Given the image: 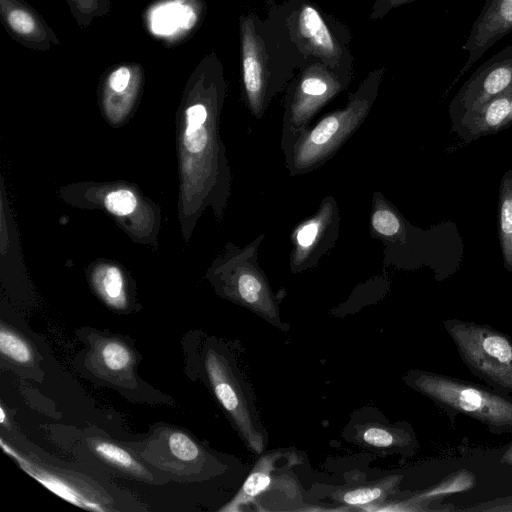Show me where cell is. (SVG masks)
Listing matches in <instances>:
<instances>
[{
    "label": "cell",
    "instance_id": "1",
    "mask_svg": "<svg viewBox=\"0 0 512 512\" xmlns=\"http://www.w3.org/2000/svg\"><path fill=\"white\" fill-rule=\"evenodd\" d=\"M239 36L245 96L251 111L260 116L308 60L268 15L262 19L255 13L241 14Z\"/></svg>",
    "mask_w": 512,
    "mask_h": 512
},
{
    "label": "cell",
    "instance_id": "2",
    "mask_svg": "<svg viewBox=\"0 0 512 512\" xmlns=\"http://www.w3.org/2000/svg\"><path fill=\"white\" fill-rule=\"evenodd\" d=\"M403 380L442 410L451 424L463 415L478 421L492 434H512L510 395L489 386L419 369L408 371Z\"/></svg>",
    "mask_w": 512,
    "mask_h": 512
},
{
    "label": "cell",
    "instance_id": "3",
    "mask_svg": "<svg viewBox=\"0 0 512 512\" xmlns=\"http://www.w3.org/2000/svg\"><path fill=\"white\" fill-rule=\"evenodd\" d=\"M268 16L285 29L306 59L320 60L334 69L352 70L348 26L310 0H286L269 8Z\"/></svg>",
    "mask_w": 512,
    "mask_h": 512
},
{
    "label": "cell",
    "instance_id": "4",
    "mask_svg": "<svg viewBox=\"0 0 512 512\" xmlns=\"http://www.w3.org/2000/svg\"><path fill=\"white\" fill-rule=\"evenodd\" d=\"M444 329L468 370L490 388L512 393V339L487 324L446 319Z\"/></svg>",
    "mask_w": 512,
    "mask_h": 512
},
{
    "label": "cell",
    "instance_id": "5",
    "mask_svg": "<svg viewBox=\"0 0 512 512\" xmlns=\"http://www.w3.org/2000/svg\"><path fill=\"white\" fill-rule=\"evenodd\" d=\"M205 370L214 395L246 446L253 453L261 454L267 444V434L259 420L251 389L234 361L227 354L209 349Z\"/></svg>",
    "mask_w": 512,
    "mask_h": 512
},
{
    "label": "cell",
    "instance_id": "6",
    "mask_svg": "<svg viewBox=\"0 0 512 512\" xmlns=\"http://www.w3.org/2000/svg\"><path fill=\"white\" fill-rule=\"evenodd\" d=\"M384 68L371 71L357 91L350 95L349 103L341 110L322 118L299 141L294 149L293 164L299 170L318 164L364 119L377 95Z\"/></svg>",
    "mask_w": 512,
    "mask_h": 512
},
{
    "label": "cell",
    "instance_id": "7",
    "mask_svg": "<svg viewBox=\"0 0 512 512\" xmlns=\"http://www.w3.org/2000/svg\"><path fill=\"white\" fill-rule=\"evenodd\" d=\"M352 74V70L334 69L320 60H308L290 85L285 124L303 128L323 105L349 85Z\"/></svg>",
    "mask_w": 512,
    "mask_h": 512
},
{
    "label": "cell",
    "instance_id": "8",
    "mask_svg": "<svg viewBox=\"0 0 512 512\" xmlns=\"http://www.w3.org/2000/svg\"><path fill=\"white\" fill-rule=\"evenodd\" d=\"M512 88V44L479 66L449 105L452 125Z\"/></svg>",
    "mask_w": 512,
    "mask_h": 512
},
{
    "label": "cell",
    "instance_id": "9",
    "mask_svg": "<svg viewBox=\"0 0 512 512\" xmlns=\"http://www.w3.org/2000/svg\"><path fill=\"white\" fill-rule=\"evenodd\" d=\"M512 32V0H486L462 46L468 57L453 83L496 42Z\"/></svg>",
    "mask_w": 512,
    "mask_h": 512
},
{
    "label": "cell",
    "instance_id": "10",
    "mask_svg": "<svg viewBox=\"0 0 512 512\" xmlns=\"http://www.w3.org/2000/svg\"><path fill=\"white\" fill-rule=\"evenodd\" d=\"M0 19L9 36L26 48L47 51L60 45L53 29L25 0H0Z\"/></svg>",
    "mask_w": 512,
    "mask_h": 512
},
{
    "label": "cell",
    "instance_id": "11",
    "mask_svg": "<svg viewBox=\"0 0 512 512\" xmlns=\"http://www.w3.org/2000/svg\"><path fill=\"white\" fill-rule=\"evenodd\" d=\"M512 123V88L488 101L476 112L463 117L452 130L465 142L497 133Z\"/></svg>",
    "mask_w": 512,
    "mask_h": 512
},
{
    "label": "cell",
    "instance_id": "12",
    "mask_svg": "<svg viewBox=\"0 0 512 512\" xmlns=\"http://www.w3.org/2000/svg\"><path fill=\"white\" fill-rule=\"evenodd\" d=\"M141 64L125 62L111 67L103 80L104 103L108 110H123L131 105L143 82Z\"/></svg>",
    "mask_w": 512,
    "mask_h": 512
},
{
    "label": "cell",
    "instance_id": "13",
    "mask_svg": "<svg viewBox=\"0 0 512 512\" xmlns=\"http://www.w3.org/2000/svg\"><path fill=\"white\" fill-rule=\"evenodd\" d=\"M356 439L367 448L411 456L417 449V439L412 427L370 423L356 428Z\"/></svg>",
    "mask_w": 512,
    "mask_h": 512
},
{
    "label": "cell",
    "instance_id": "14",
    "mask_svg": "<svg viewBox=\"0 0 512 512\" xmlns=\"http://www.w3.org/2000/svg\"><path fill=\"white\" fill-rule=\"evenodd\" d=\"M1 445L7 453H9L18 461L23 470H25L29 475L37 479V481L41 482L44 486H46L59 497L77 506H81L87 509L97 511L106 510V508L100 506L99 503L87 498L83 493L79 492L75 486L67 483L65 479L46 472L41 468L33 466L26 459L20 457L17 453L12 451L9 446L4 445L3 441H1Z\"/></svg>",
    "mask_w": 512,
    "mask_h": 512
},
{
    "label": "cell",
    "instance_id": "15",
    "mask_svg": "<svg viewBox=\"0 0 512 512\" xmlns=\"http://www.w3.org/2000/svg\"><path fill=\"white\" fill-rule=\"evenodd\" d=\"M498 238L504 268L512 272V169L501 178L498 200Z\"/></svg>",
    "mask_w": 512,
    "mask_h": 512
},
{
    "label": "cell",
    "instance_id": "16",
    "mask_svg": "<svg viewBox=\"0 0 512 512\" xmlns=\"http://www.w3.org/2000/svg\"><path fill=\"white\" fill-rule=\"evenodd\" d=\"M477 479L468 469H459L440 480L435 485L410 496L407 501L417 505H428L431 501L449 495L466 492L476 486Z\"/></svg>",
    "mask_w": 512,
    "mask_h": 512
},
{
    "label": "cell",
    "instance_id": "17",
    "mask_svg": "<svg viewBox=\"0 0 512 512\" xmlns=\"http://www.w3.org/2000/svg\"><path fill=\"white\" fill-rule=\"evenodd\" d=\"M273 462L271 455L262 458L244 482L240 492L223 510H237L239 506L249 503L263 493L272 481Z\"/></svg>",
    "mask_w": 512,
    "mask_h": 512
},
{
    "label": "cell",
    "instance_id": "18",
    "mask_svg": "<svg viewBox=\"0 0 512 512\" xmlns=\"http://www.w3.org/2000/svg\"><path fill=\"white\" fill-rule=\"evenodd\" d=\"M398 482L399 477H391L384 482L346 490L339 496V498L342 502L351 506L369 505V503L376 502L377 500L386 497Z\"/></svg>",
    "mask_w": 512,
    "mask_h": 512
},
{
    "label": "cell",
    "instance_id": "19",
    "mask_svg": "<svg viewBox=\"0 0 512 512\" xmlns=\"http://www.w3.org/2000/svg\"><path fill=\"white\" fill-rule=\"evenodd\" d=\"M76 23L86 28L98 17H106L111 11L110 0H66Z\"/></svg>",
    "mask_w": 512,
    "mask_h": 512
},
{
    "label": "cell",
    "instance_id": "20",
    "mask_svg": "<svg viewBox=\"0 0 512 512\" xmlns=\"http://www.w3.org/2000/svg\"><path fill=\"white\" fill-rule=\"evenodd\" d=\"M0 350L3 355L21 364H27L33 358L29 345L5 327L0 330Z\"/></svg>",
    "mask_w": 512,
    "mask_h": 512
},
{
    "label": "cell",
    "instance_id": "21",
    "mask_svg": "<svg viewBox=\"0 0 512 512\" xmlns=\"http://www.w3.org/2000/svg\"><path fill=\"white\" fill-rule=\"evenodd\" d=\"M95 451L106 461L133 473H143L142 467L123 448L106 441L98 442Z\"/></svg>",
    "mask_w": 512,
    "mask_h": 512
},
{
    "label": "cell",
    "instance_id": "22",
    "mask_svg": "<svg viewBox=\"0 0 512 512\" xmlns=\"http://www.w3.org/2000/svg\"><path fill=\"white\" fill-rule=\"evenodd\" d=\"M104 365L111 371L119 372L129 367L132 356L129 349L117 341H108L100 349Z\"/></svg>",
    "mask_w": 512,
    "mask_h": 512
},
{
    "label": "cell",
    "instance_id": "23",
    "mask_svg": "<svg viewBox=\"0 0 512 512\" xmlns=\"http://www.w3.org/2000/svg\"><path fill=\"white\" fill-rule=\"evenodd\" d=\"M101 291L111 305L115 307L124 305L123 280L116 267H109L106 270L101 281Z\"/></svg>",
    "mask_w": 512,
    "mask_h": 512
},
{
    "label": "cell",
    "instance_id": "24",
    "mask_svg": "<svg viewBox=\"0 0 512 512\" xmlns=\"http://www.w3.org/2000/svg\"><path fill=\"white\" fill-rule=\"evenodd\" d=\"M372 226L379 234L386 237H393L406 231L400 217L388 208L379 209L374 212Z\"/></svg>",
    "mask_w": 512,
    "mask_h": 512
},
{
    "label": "cell",
    "instance_id": "25",
    "mask_svg": "<svg viewBox=\"0 0 512 512\" xmlns=\"http://www.w3.org/2000/svg\"><path fill=\"white\" fill-rule=\"evenodd\" d=\"M168 443L172 455L181 461L191 462L200 456L198 445L185 433L173 432Z\"/></svg>",
    "mask_w": 512,
    "mask_h": 512
},
{
    "label": "cell",
    "instance_id": "26",
    "mask_svg": "<svg viewBox=\"0 0 512 512\" xmlns=\"http://www.w3.org/2000/svg\"><path fill=\"white\" fill-rule=\"evenodd\" d=\"M324 221L321 218L312 219L303 224L296 233L298 252H308L316 249L323 233Z\"/></svg>",
    "mask_w": 512,
    "mask_h": 512
},
{
    "label": "cell",
    "instance_id": "27",
    "mask_svg": "<svg viewBox=\"0 0 512 512\" xmlns=\"http://www.w3.org/2000/svg\"><path fill=\"white\" fill-rule=\"evenodd\" d=\"M104 203L111 213L118 216L130 214L137 206L135 195L125 189L110 192L106 196Z\"/></svg>",
    "mask_w": 512,
    "mask_h": 512
},
{
    "label": "cell",
    "instance_id": "28",
    "mask_svg": "<svg viewBox=\"0 0 512 512\" xmlns=\"http://www.w3.org/2000/svg\"><path fill=\"white\" fill-rule=\"evenodd\" d=\"M208 141L206 129L203 126L193 129H185L184 146L191 153L201 152Z\"/></svg>",
    "mask_w": 512,
    "mask_h": 512
},
{
    "label": "cell",
    "instance_id": "29",
    "mask_svg": "<svg viewBox=\"0 0 512 512\" xmlns=\"http://www.w3.org/2000/svg\"><path fill=\"white\" fill-rule=\"evenodd\" d=\"M415 0H376L372 6L369 18L371 20L382 19L392 9L398 8L404 4L413 2Z\"/></svg>",
    "mask_w": 512,
    "mask_h": 512
},
{
    "label": "cell",
    "instance_id": "30",
    "mask_svg": "<svg viewBox=\"0 0 512 512\" xmlns=\"http://www.w3.org/2000/svg\"><path fill=\"white\" fill-rule=\"evenodd\" d=\"M467 511H507L512 512V496L495 499L475 506L465 508Z\"/></svg>",
    "mask_w": 512,
    "mask_h": 512
},
{
    "label": "cell",
    "instance_id": "31",
    "mask_svg": "<svg viewBox=\"0 0 512 512\" xmlns=\"http://www.w3.org/2000/svg\"><path fill=\"white\" fill-rule=\"evenodd\" d=\"M498 462L501 465L512 467V441L502 448Z\"/></svg>",
    "mask_w": 512,
    "mask_h": 512
},
{
    "label": "cell",
    "instance_id": "32",
    "mask_svg": "<svg viewBox=\"0 0 512 512\" xmlns=\"http://www.w3.org/2000/svg\"><path fill=\"white\" fill-rule=\"evenodd\" d=\"M0 412H1L0 422H1V424H4V422H5V413H4L3 407H0Z\"/></svg>",
    "mask_w": 512,
    "mask_h": 512
}]
</instances>
